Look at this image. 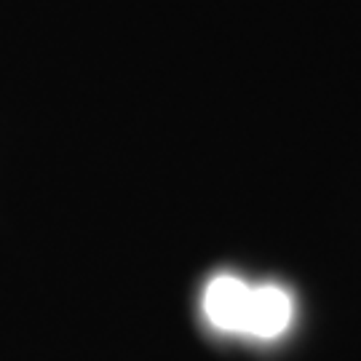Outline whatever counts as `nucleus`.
I'll list each match as a JSON object with an SVG mask.
<instances>
[{"mask_svg": "<svg viewBox=\"0 0 361 361\" xmlns=\"http://www.w3.org/2000/svg\"><path fill=\"white\" fill-rule=\"evenodd\" d=\"M249 300L252 286L235 276H217L204 292V313L222 332H244Z\"/></svg>", "mask_w": 361, "mask_h": 361, "instance_id": "1", "label": "nucleus"}, {"mask_svg": "<svg viewBox=\"0 0 361 361\" xmlns=\"http://www.w3.org/2000/svg\"><path fill=\"white\" fill-rule=\"evenodd\" d=\"M295 308L292 297L286 295L281 286H252V300H249V313H246L244 335H255L262 340L284 335L292 324Z\"/></svg>", "mask_w": 361, "mask_h": 361, "instance_id": "2", "label": "nucleus"}]
</instances>
